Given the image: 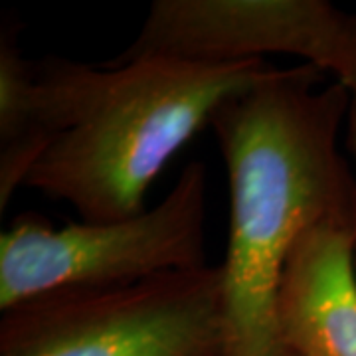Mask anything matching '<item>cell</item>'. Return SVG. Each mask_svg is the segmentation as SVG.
Returning a JSON list of instances; mask_svg holds the SVG:
<instances>
[{
	"label": "cell",
	"mask_w": 356,
	"mask_h": 356,
	"mask_svg": "<svg viewBox=\"0 0 356 356\" xmlns=\"http://www.w3.org/2000/svg\"><path fill=\"white\" fill-rule=\"evenodd\" d=\"M323 74L277 67L212 117L229 184L224 356H293L277 315L293 250L317 224L356 222V178L339 149L348 93Z\"/></svg>",
	"instance_id": "cell-1"
},
{
	"label": "cell",
	"mask_w": 356,
	"mask_h": 356,
	"mask_svg": "<svg viewBox=\"0 0 356 356\" xmlns=\"http://www.w3.org/2000/svg\"><path fill=\"white\" fill-rule=\"evenodd\" d=\"M275 70L266 60L97 65L76 125L40 159L24 186L67 202L81 222L139 216L147 210L149 186L168 161L210 127L229 97L254 88Z\"/></svg>",
	"instance_id": "cell-2"
},
{
	"label": "cell",
	"mask_w": 356,
	"mask_h": 356,
	"mask_svg": "<svg viewBox=\"0 0 356 356\" xmlns=\"http://www.w3.org/2000/svg\"><path fill=\"white\" fill-rule=\"evenodd\" d=\"M206 166L191 163L165 198L117 222L54 228L34 212L0 236V311L40 295L127 287L206 264Z\"/></svg>",
	"instance_id": "cell-3"
},
{
	"label": "cell",
	"mask_w": 356,
	"mask_h": 356,
	"mask_svg": "<svg viewBox=\"0 0 356 356\" xmlns=\"http://www.w3.org/2000/svg\"><path fill=\"white\" fill-rule=\"evenodd\" d=\"M220 266L40 295L2 313L0 356H224Z\"/></svg>",
	"instance_id": "cell-4"
},
{
	"label": "cell",
	"mask_w": 356,
	"mask_h": 356,
	"mask_svg": "<svg viewBox=\"0 0 356 356\" xmlns=\"http://www.w3.org/2000/svg\"><path fill=\"white\" fill-rule=\"evenodd\" d=\"M346 18L348 13L325 0H154L135 40L103 65H216L287 54L327 74Z\"/></svg>",
	"instance_id": "cell-5"
},
{
	"label": "cell",
	"mask_w": 356,
	"mask_h": 356,
	"mask_svg": "<svg viewBox=\"0 0 356 356\" xmlns=\"http://www.w3.org/2000/svg\"><path fill=\"white\" fill-rule=\"evenodd\" d=\"M20 26H0V212L51 145L76 125L97 65L64 58L32 62L18 48Z\"/></svg>",
	"instance_id": "cell-6"
},
{
	"label": "cell",
	"mask_w": 356,
	"mask_h": 356,
	"mask_svg": "<svg viewBox=\"0 0 356 356\" xmlns=\"http://www.w3.org/2000/svg\"><path fill=\"white\" fill-rule=\"evenodd\" d=\"M356 222L329 220L297 242L280 289L293 356H356Z\"/></svg>",
	"instance_id": "cell-7"
},
{
	"label": "cell",
	"mask_w": 356,
	"mask_h": 356,
	"mask_svg": "<svg viewBox=\"0 0 356 356\" xmlns=\"http://www.w3.org/2000/svg\"><path fill=\"white\" fill-rule=\"evenodd\" d=\"M327 74L334 76V81H339L348 93V109H346L348 145L356 161V14H348L346 18L343 36L339 40V46Z\"/></svg>",
	"instance_id": "cell-8"
}]
</instances>
